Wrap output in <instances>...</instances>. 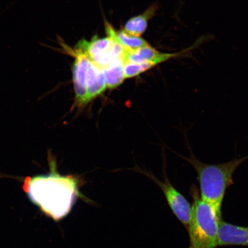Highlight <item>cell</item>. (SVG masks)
Instances as JSON below:
<instances>
[{
    "mask_svg": "<svg viewBox=\"0 0 248 248\" xmlns=\"http://www.w3.org/2000/svg\"><path fill=\"white\" fill-rule=\"evenodd\" d=\"M51 166L49 174L26 179L23 188L43 213L58 221L69 215L80 193L77 179L59 174L55 164Z\"/></svg>",
    "mask_w": 248,
    "mask_h": 248,
    "instance_id": "cell-1",
    "label": "cell"
},
{
    "mask_svg": "<svg viewBox=\"0 0 248 248\" xmlns=\"http://www.w3.org/2000/svg\"><path fill=\"white\" fill-rule=\"evenodd\" d=\"M176 155L190 163L196 171L201 199L222 214V204L226 190L233 184L232 176L238 167L248 159V156L235 158L224 163L209 164L201 162L191 151L188 157Z\"/></svg>",
    "mask_w": 248,
    "mask_h": 248,
    "instance_id": "cell-2",
    "label": "cell"
},
{
    "mask_svg": "<svg viewBox=\"0 0 248 248\" xmlns=\"http://www.w3.org/2000/svg\"><path fill=\"white\" fill-rule=\"evenodd\" d=\"M193 198L187 230L190 238L188 248H216L222 214L201 199L195 186L191 188Z\"/></svg>",
    "mask_w": 248,
    "mask_h": 248,
    "instance_id": "cell-3",
    "label": "cell"
},
{
    "mask_svg": "<svg viewBox=\"0 0 248 248\" xmlns=\"http://www.w3.org/2000/svg\"><path fill=\"white\" fill-rule=\"evenodd\" d=\"M76 47L84 52L93 63L102 69L116 59L123 58L125 51L122 45L108 36L102 39L95 36L91 41L82 39Z\"/></svg>",
    "mask_w": 248,
    "mask_h": 248,
    "instance_id": "cell-4",
    "label": "cell"
},
{
    "mask_svg": "<svg viewBox=\"0 0 248 248\" xmlns=\"http://www.w3.org/2000/svg\"><path fill=\"white\" fill-rule=\"evenodd\" d=\"M159 186L166 198L167 203L173 215L187 229L190 219L191 206L186 198L175 188L167 177L164 170V181H160L154 175L148 174Z\"/></svg>",
    "mask_w": 248,
    "mask_h": 248,
    "instance_id": "cell-5",
    "label": "cell"
},
{
    "mask_svg": "<svg viewBox=\"0 0 248 248\" xmlns=\"http://www.w3.org/2000/svg\"><path fill=\"white\" fill-rule=\"evenodd\" d=\"M63 47L67 54L75 58L73 64V74L77 101L79 105L88 104L89 101L87 94L86 79L91 61L84 52L78 48L76 47L73 49L67 46H63Z\"/></svg>",
    "mask_w": 248,
    "mask_h": 248,
    "instance_id": "cell-6",
    "label": "cell"
},
{
    "mask_svg": "<svg viewBox=\"0 0 248 248\" xmlns=\"http://www.w3.org/2000/svg\"><path fill=\"white\" fill-rule=\"evenodd\" d=\"M218 246L248 247V226L232 224L222 219L219 224Z\"/></svg>",
    "mask_w": 248,
    "mask_h": 248,
    "instance_id": "cell-7",
    "label": "cell"
},
{
    "mask_svg": "<svg viewBox=\"0 0 248 248\" xmlns=\"http://www.w3.org/2000/svg\"><path fill=\"white\" fill-rule=\"evenodd\" d=\"M86 88L89 102L101 95L107 88L104 69L92 61L87 73Z\"/></svg>",
    "mask_w": 248,
    "mask_h": 248,
    "instance_id": "cell-8",
    "label": "cell"
},
{
    "mask_svg": "<svg viewBox=\"0 0 248 248\" xmlns=\"http://www.w3.org/2000/svg\"><path fill=\"white\" fill-rule=\"evenodd\" d=\"M159 5L150 6L143 14L132 17L127 21L123 31L130 35L140 37L146 31L149 20L156 15Z\"/></svg>",
    "mask_w": 248,
    "mask_h": 248,
    "instance_id": "cell-9",
    "label": "cell"
},
{
    "mask_svg": "<svg viewBox=\"0 0 248 248\" xmlns=\"http://www.w3.org/2000/svg\"><path fill=\"white\" fill-rule=\"evenodd\" d=\"M105 26H106L107 35L115 40L126 50H134V49L149 45L146 40L140 37L130 35L124 32L123 30L117 31L108 23H107Z\"/></svg>",
    "mask_w": 248,
    "mask_h": 248,
    "instance_id": "cell-10",
    "label": "cell"
},
{
    "mask_svg": "<svg viewBox=\"0 0 248 248\" xmlns=\"http://www.w3.org/2000/svg\"><path fill=\"white\" fill-rule=\"evenodd\" d=\"M104 70L107 88H116L122 84L125 79L123 58L111 62Z\"/></svg>",
    "mask_w": 248,
    "mask_h": 248,
    "instance_id": "cell-11",
    "label": "cell"
},
{
    "mask_svg": "<svg viewBox=\"0 0 248 248\" xmlns=\"http://www.w3.org/2000/svg\"><path fill=\"white\" fill-rule=\"evenodd\" d=\"M154 67L155 66L153 64L149 63L124 62V73H125V79L138 76Z\"/></svg>",
    "mask_w": 248,
    "mask_h": 248,
    "instance_id": "cell-12",
    "label": "cell"
}]
</instances>
